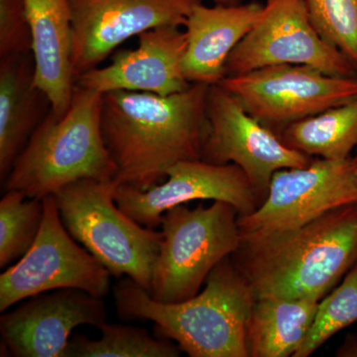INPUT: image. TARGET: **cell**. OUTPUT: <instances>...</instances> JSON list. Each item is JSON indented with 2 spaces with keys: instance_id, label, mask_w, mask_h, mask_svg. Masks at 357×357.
Here are the masks:
<instances>
[{
  "instance_id": "cell-1",
  "label": "cell",
  "mask_w": 357,
  "mask_h": 357,
  "mask_svg": "<svg viewBox=\"0 0 357 357\" xmlns=\"http://www.w3.org/2000/svg\"><path fill=\"white\" fill-rule=\"evenodd\" d=\"M208 84L182 93H103L102 131L116 166L114 183L146 191L178 162L201 160L208 135Z\"/></svg>"
},
{
  "instance_id": "cell-2",
  "label": "cell",
  "mask_w": 357,
  "mask_h": 357,
  "mask_svg": "<svg viewBox=\"0 0 357 357\" xmlns=\"http://www.w3.org/2000/svg\"><path fill=\"white\" fill-rule=\"evenodd\" d=\"M230 258L256 299H323L357 263V203L293 229L241 237Z\"/></svg>"
},
{
  "instance_id": "cell-3",
  "label": "cell",
  "mask_w": 357,
  "mask_h": 357,
  "mask_svg": "<svg viewBox=\"0 0 357 357\" xmlns=\"http://www.w3.org/2000/svg\"><path fill=\"white\" fill-rule=\"evenodd\" d=\"M114 295L122 319L153 321L160 335L189 356L250 357L248 321L257 299L230 256L211 270L202 292L183 302H158L129 277Z\"/></svg>"
},
{
  "instance_id": "cell-4",
  "label": "cell",
  "mask_w": 357,
  "mask_h": 357,
  "mask_svg": "<svg viewBox=\"0 0 357 357\" xmlns=\"http://www.w3.org/2000/svg\"><path fill=\"white\" fill-rule=\"evenodd\" d=\"M102 95L76 84L62 116L49 112L14 162L4 182L6 191L43 199L61 188L95 178L114 182L116 166L102 131Z\"/></svg>"
},
{
  "instance_id": "cell-5",
  "label": "cell",
  "mask_w": 357,
  "mask_h": 357,
  "mask_svg": "<svg viewBox=\"0 0 357 357\" xmlns=\"http://www.w3.org/2000/svg\"><path fill=\"white\" fill-rule=\"evenodd\" d=\"M117 185L82 178L54 194L66 229L112 276L126 275L148 293L163 234L129 218L115 203Z\"/></svg>"
},
{
  "instance_id": "cell-6",
  "label": "cell",
  "mask_w": 357,
  "mask_h": 357,
  "mask_svg": "<svg viewBox=\"0 0 357 357\" xmlns=\"http://www.w3.org/2000/svg\"><path fill=\"white\" fill-rule=\"evenodd\" d=\"M162 241L155 262L150 296L161 303L194 297L218 263L231 256L241 241L238 213L232 204L174 206L161 220Z\"/></svg>"
},
{
  "instance_id": "cell-7",
  "label": "cell",
  "mask_w": 357,
  "mask_h": 357,
  "mask_svg": "<svg viewBox=\"0 0 357 357\" xmlns=\"http://www.w3.org/2000/svg\"><path fill=\"white\" fill-rule=\"evenodd\" d=\"M41 229L31 248L0 275V312L20 301L59 289H79L105 298L109 270L66 229L54 195L43 199Z\"/></svg>"
},
{
  "instance_id": "cell-8",
  "label": "cell",
  "mask_w": 357,
  "mask_h": 357,
  "mask_svg": "<svg viewBox=\"0 0 357 357\" xmlns=\"http://www.w3.org/2000/svg\"><path fill=\"white\" fill-rule=\"evenodd\" d=\"M220 86L236 96L244 109L279 135L295 122L351 102L357 96V77L330 76L307 65L268 66Z\"/></svg>"
},
{
  "instance_id": "cell-9",
  "label": "cell",
  "mask_w": 357,
  "mask_h": 357,
  "mask_svg": "<svg viewBox=\"0 0 357 357\" xmlns=\"http://www.w3.org/2000/svg\"><path fill=\"white\" fill-rule=\"evenodd\" d=\"M307 65L326 75L356 77V70L317 31L306 0H266L262 13L225 63V77L268 66Z\"/></svg>"
},
{
  "instance_id": "cell-10",
  "label": "cell",
  "mask_w": 357,
  "mask_h": 357,
  "mask_svg": "<svg viewBox=\"0 0 357 357\" xmlns=\"http://www.w3.org/2000/svg\"><path fill=\"white\" fill-rule=\"evenodd\" d=\"M206 115L208 135L201 160L217 165L232 163L241 167L260 204L266 199L270 183L277 171L303 168L314 159L287 146L220 84L208 86Z\"/></svg>"
},
{
  "instance_id": "cell-11",
  "label": "cell",
  "mask_w": 357,
  "mask_h": 357,
  "mask_svg": "<svg viewBox=\"0 0 357 357\" xmlns=\"http://www.w3.org/2000/svg\"><path fill=\"white\" fill-rule=\"evenodd\" d=\"M357 203V161L314 158L303 168L283 169L272 177L257 210L238 217L241 237L300 227L328 211Z\"/></svg>"
},
{
  "instance_id": "cell-12",
  "label": "cell",
  "mask_w": 357,
  "mask_h": 357,
  "mask_svg": "<svg viewBox=\"0 0 357 357\" xmlns=\"http://www.w3.org/2000/svg\"><path fill=\"white\" fill-rule=\"evenodd\" d=\"M201 0H70L75 79L100 67L132 37L164 25L185 26Z\"/></svg>"
},
{
  "instance_id": "cell-13",
  "label": "cell",
  "mask_w": 357,
  "mask_h": 357,
  "mask_svg": "<svg viewBox=\"0 0 357 357\" xmlns=\"http://www.w3.org/2000/svg\"><path fill=\"white\" fill-rule=\"evenodd\" d=\"M114 199L124 213L149 229L161 225L167 211L196 199L232 204L238 217L250 215L260 206L241 167L232 163L217 165L203 160L178 162L169 169L164 183L146 191L128 185H117Z\"/></svg>"
},
{
  "instance_id": "cell-14",
  "label": "cell",
  "mask_w": 357,
  "mask_h": 357,
  "mask_svg": "<svg viewBox=\"0 0 357 357\" xmlns=\"http://www.w3.org/2000/svg\"><path fill=\"white\" fill-rule=\"evenodd\" d=\"M0 317L1 347L16 357H65L77 326L98 328L107 319L103 298L79 289H59L29 298Z\"/></svg>"
},
{
  "instance_id": "cell-15",
  "label": "cell",
  "mask_w": 357,
  "mask_h": 357,
  "mask_svg": "<svg viewBox=\"0 0 357 357\" xmlns=\"http://www.w3.org/2000/svg\"><path fill=\"white\" fill-rule=\"evenodd\" d=\"M137 37L135 49L114 52L109 66L84 73L76 84L102 95L128 91L170 96L191 86L183 73L187 35L180 26H160Z\"/></svg>"
},
{
  "instance_id": "cell-16",
  "label": "cell",
  "mask_w": 357,
  "mask_h": 357,
  "mask_svg": "<svg viewBox=\"0 0 357 357\" xmlns=\"http://www.w3.org/2000/svg\"><path fill=\"white\" fill-rule=\"evenodd\" d=\"M258 2L208 7L199 1L185 23L187 49L183 73L191 84H218L225 77V63L262 13Z\"/></svg>"
},
{
  "instance_id": "cell-17",
  "label": "cell",
  "mask_w": 357,
  "mask_h": 357,
  "mask_svg": "<svg viewBox=\"0 0 357 357\" xmlns=\"http://www.w3.org/2000/svg\"><path fill=\"white\" fill-rule=\"evenodd\" d=\"M32 34L34 84L62 116L70 107L76 79L73 74L70 0H24Z\"/></svg>"
},
{
  "instance_id": "cell-18",
  "label": "cell",
  "mask_w": 357,
  "mask_h": 357,
  "mask_svg": "<svg viewBox=\"0 0 357 357\" xmlns=\"http://www.w3.org/2000/svg\"><path fill=\"white\" fill-rule=\"evenodd\" d=\"M32 53L0 59V178L6 182L35 129L51 110L34 84Z\"/></svg>"
},
{
  "instance_id": "cell-19",
  "label": "cell",
  "mask_w": 357,
  "mask_h": 357,
  "mask_svg": "<svg viewBox=\"0 0 357 357\" xmlns=\"http://www.w3.org/2000/svg\"><path fill=\"white\" fill-rule=\"evenodd\" d=\"M321 300L319 297L256 300L248 321L249 356H293L311 330Z\"/></svg>"
},
{
  "instance_id": "cell-20",
  "label": "cell",
  "mask_w": 357,
  "mask_h": 357,
  "mask_svg": "<svg viewBox=\"0 0 357 357\" xmlns=\"http://www.w3.org/2000/svg\"><path fill=\"white\" fill-rule=\"evenodd\" d=\"M278 136L287 146L311 157L349 158L357 148V96L291 124Z\"/></svg>"
},
{
  "instance_id": "cell-21",
  "label": "cell",
  "mask_w": 357,
  "mask_h": 357,
  "mask_svg": "<svg viewBox=\"0 0 357 357\" xmlns=\"http://www.w3.org/2000/svg\"><path fill=\"white\" fill-rule=\"evenodd\" d=\"M100 340L82 335L70 338L65 357H178L181 349L167 338L154 337L144 328L103 321Z\"/></svg>"
},
{
  "instance_id": "cell-22",
  "label": "cell",
  "mask_w": 357,
  "mask_h": 357,
  "mask_svg": "<svg viewBox=\"0 0 357 357\" xmlns=\"http://www.w3.org/2000/svg\"><path fill=\"white\" fill-rule=\"evenodd\" d=\"M43 201L6 191L0 201V267L20 259L36 241L43 222Z\"/></svg>"
},
{
  "instance_id": "cell-23",
  "label": "cell",
  "mask_w": 357,
  "mask_h": 357,
  "mask_svg": "<svg viewBox=\"0 0 357 357\" xmlns=\"http://www.w3.org/2000/svg\"><path fill=\"white\" fill-rule=\"evenodd\" d=\"M357 321V263L338 287L319 301L316 317L304 342L292 357H307L335 333Z\"/></svg>"
},
{
  "instance_id": "cell-24",
  "label": "cell",
  "mask_w": 357,
  "mask_h": 357,
  "mask_svg": "<svg viewBox=\"0 0 357 357\" xmlns=\"http://www.w3.org/2000/svg\"><path fill=\"white\" fill-rule=\"evenodd\" d=\"M306 4L317 31L357 73V0H306Z\"/></svg>"
},
{
  "instance_id": "cell-25",
  "label": "cell",
  "mask_w": 357,
  "mask_h": 357,
  "mask_svg": "<svg viewBox=\"0 0 357 357\" xmlns=\"http://www.w3.org/2000/svg\"><path fill=\"white\" fill-rule=\"evenodd\" d=\"M32 53L24 0H0V59Z\"/></svg>"
},
{
  "instance_id": "cell-26",
  "label": "cell",
  "mask_w": 357,
  "mask_h": 357,
  "mask_svg": "<svg viewBox=\"0 0 357 357\" xmlns=\"http://www.w3.org/2000/svg\"><path fill=\"white\" fill-rule=\"evenodd\" d=\"M337 356H357V340L349 337L345 340L344 345L338 349Z\"/></svg>"
},
{
  "instance_id": "cell-27",
  "label": "cell",
  "mask_w": 357,
  "mask_h": 357,
  "mask_svg": "<svg viewBox=\"0 0 357 357\" xmlns=\"http://www.w3.org/2000/svg\"><path fill=\"white\" fill-rule=\"evenodd\" d=\"M215 4H222V6H237V4L243 3L246 0H211Z\"/></svg>"
},
{
  "instance_id": "cell-28",
  "label": "cell",
  "mask_w": 357,
  "mask_h": 357,
  "mask_svg": "<svg viewBox=\"0 0 357 357\" xmlns=\"http://www.w3.org/2000/svg\"><path fill=\"white\" fill-rule=\"evenodd\" d=\"M354 158H356V161H357V148H356V156H354Z\"/></svg>"
}]
</instances>
